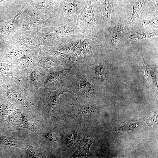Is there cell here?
<instances>
[{
    "label": "cell",
    "instance_id": "obj_1",
    "mask_svg": "<svg viewBox=\"0 0 158 158\" xmlns=\"http://www.w3.org/2000/svg\"><path fill=\"white\" fill-rule=\"evenodd\" d=\"M85 68L78 69L63 87L79 103L94 104L95 100L101 95L102 90L87 80L85 74Z\"/></svg>",
    "mask_w": 158,
    "mask_h": 158
},
{
    "label": "cell",
    "instance_id": "obj_2",
    "mask_svg": "<svg viewBox=\"0 0 158 158\" xmlns=\"http://www.w3.org/2000/svg\"><path fill=\"white\" fill-rule=\"evenodd\" d=\"M0 83V95L22 110H29L37 105L26 96L23 87L17 80L2 75Z\"/></svg>",
    "mask_w": 158,
    "mask_h": 158
},
{
    "label": "cell",
    "instance_id": "obj_3",
    "mask_svg": "<svg viewBox=\"0 0 158 158\" xmlns=\"http://www.w3.org/2000/svg\"><path fill=\"white\" fill-rule=\"evenodd\" d=\"M66 122L61 126L56 124L60 134L61 143L59 153L67 156L76 148L86 131L81 122L76 120H64Z\"/></svg>",
    "mask_w": 158,
    "mask_h": 158
},
{
    "label": "cell",
    "instance_id": "obj_4",
    "mask_svg": "<svg viewBox=\"0 0 158 158\" xmlns=\"http://www.w3.org/2000/svg\"><path fill=\"white\" fill-rule=\"evenodd\" d=\"M65 92H67V90L63 87L50 90L43 86L36 91L34 98L38 102L37 107L42 113L44 121H53L56 112L61 107L60 96Z\"/></svg>",
    "mask_w": 158,
    "mask_h": 158
},
{
    "label": "cell",
    "instance_id": "obj_5",
    "mask_svg": "<svg viewBox=\"0 0 158 158\" xmlns=\"http://www.w3.org/2000/svg\"><path fill=\"white\" fill-rule=\"evenodd\" d=\"M109 65L105 57L100 52L97 54L94 62L85 68V74L87 80L102 90H105L110 80Z\"/></svg>",
    "mask_w": 158,
    "mask_h": 158
},
{
    "label": "cell",
    "instance_id": "obj_6",
    "mask_svg": "<svg viewBox=\"0 0 158 158\" xmlns=\"http://www.w3.org/2000/svg\"><path fill=\"white\" fill-rule=\"evenodd\" d=\"M34 139L38 147H43L53 156L59 153L61 138L54 122L44 121L43 127L39 132L35 133Z\"/></svg>",
    "mask_w": 158,
    "mask_h": 158
},
{
    "label": "cell",
    "instance_id": "obj_7",
    "mask_svg": "<svg viewBox=\"0 0 158 158\" xmlns=\"http://www.w3.org/2000/svg\"><path fill=\"white\" fill-rule=\"evenodd\" d=\"M75 24L87 38L97 40L103 32L95 19L91 0H86Z\"/></svg>",
    "mask_w": 158,
    "mask_h": 158
},
{
    "label": "cell",
    "instance_id": "obj_8",
    "mask_svg": "<svg viewBox=\"0 0 158 158\" xmlns=\"http://www.w3.org/2000/svg\"><path fill=\"white\" fill-rule=\"evenodd\" d=\"M127 33L124 30L123 22L121 19L113 18L108 29L103 32L99 42L103 41V47H108L112 49L126 42Z\"/></svg>",
    "mask_w": 158,
    "mask_h": 158
},
{
    "label": "cell",
    "instance_id": "obj_9",
    "mask_svg": "<svg viewBox=\"0 0 158 158\" xmlns=\"http://www.w3.org/2000/svg\"><path fill=\"white\" fill-rule=\"evenodd\" d=\"M78 69L65 68L62 70L47 73L43 87L50 90L62 87L71 79Z\"/></svg>",
    "mask_w": 158,
    "mask_h": 158
},
{
    "label": "cell",
    "instance_id": "obj_10",
    "mask_svg": "<svg viewBox=\"0 0 158 158\" xmlns=\"http://www.w3.org/2000/svg\"><path fill=\"white\" fill-rule=\"evenodd\" d=\"M47 75L40 72L36 67L21 80L26 96L34 102V95L39 89L43 86Z\"/></svg>",
    "mask_w": 158,
    "mask_h": 158
},
{
    "label": "cell",
    "instance_id": "obj_11",
    "mask_svg": "<svg viewBox=\"0 0 158 158\" xmlns=\"http://www.w3.org/2000/svg\"><path fill=\"white\" fill-rule=\"evenodd\" d=\"M85 3L76 0H61L58 11V17L75 23L78 16L83 9Z\"/></svg>",
    "mask_w": 158,
    "mask_h": 158
},
{
    "label": "cell",
    "instance_id": "obj_12",
    "mask_svg": "<svg viewBox=\"0 0 158 158\" xmlns=\"http://www.w3.org/2000/svg\"><path fill=\"white\" fill-rule=\"evenodd\" d=\"M96 1L98 6L93 11L96 20L104 32L109 27L113 18L114 0H104L102 4Z\"/></svg>",
    "mask_w": 158,
    "mask_h": 158
},
{
    "label": "cell",
    "instance_id": "obj_13",
    "mask_svg": "<svg viewBox=\"0 0 158 158\" xmlns=\"http://www.w3.org/2000/svg\"><path fill=\"white\" fill-rule=\"evenodd\" d=\"M21 128L34 133L39 132L43 126L44 120L42 113L37 107L30 110H22Z\"/></svg>",
    "mask_w": 158,
    "mask_h": 158
},
{
    "label": "cell",
    "instance_id": "obj_14",
    "mask_svg": "<svg viewBox=\"0 0 158 158\" xmlns=\"http://www.w3.org/2000/svg\"><path fill=\"white\" fill-rule=\"evenodd\" d=\"M85 38L84 34L61 37L58 41L49 50L73 56L82 41Z\"/></svg>",
    "mask_w": 158,
    "mask_h": 158
},
{
    "label": "cell",
    "instance_id": "obj_15",
    "mask_svg": "<svg viewBox=\"0 0 158 158\" xmlns=\"http://www.w3.org/2000/svg\"><path fill=\"white\" fill-rule=\"evenodd\" d=\"M76 102H72L75 107L77 109L78 112L74 114H68L62 113L64 120H76L81 122H87L96 114L100 109L92 104H81Z\"/></svg>",
    "mask_w": 158,
    "mask_h": 158
},
{
    "label": "cell",
    "instance_id": "obj_16",
    "mask_svg": "<svg viewBox=\"0 0 158 158\" xmlns=\"http://www.w3.org/2000/svg\"><path fill=\"white\" fill-rule=\"evenodd\" d=\"M17 71L21 80L37 67L35 53L30 50L12 65Z\"/></svg>",
    "mask_w": 158,
    "mask_h": 158
},
{
    "label": "cell",
    "instance_id": "obj_17",
    "mask_svg": "<svg viewBox=\"0 0 158 158\" xmlns=\"http://www.w3.org/2000/svg\"><path fill=\"white\" fill-rule=\"evenodd\" d=\"M51 30L60 37L83 34L80 28L73 23L58 18L54 19Z\"/></svg>",
    "mask_w": 158,
    "mask_h": 158
},
{
    "label": "cell",
    "instance_id": "obj_18",
    "mask_svg": "<svg viewBox=\"0 0 158 158\" xmlns=\"http://www.w3.org/2000/svg\"><path fill=\"white\" fill-rule=\"evenodd\" d=\"M30 50L6 42L5 49L0 60L12 65Z\"/></svg>",
    "mask_w": 158,
    "mask_h": 158
},
{
    "label": "cell",
    "instance_id": "obj_19",
    "mask_svg": "<svg viewBox=\"0 0 158 158\" xmlns=\"http://www.w3.org/2000/svg\"><path fill=\"white\" fill-rule=\"evenodd\" d=\"M36 65L42 68L47 72L51 67L60 65L63 66L61 61L57 58L52 55L47 54L41 49L35 52Z\"/></svg>",
    "mask_w": 158,
    "mask_h": 158
},
{
    "label": "cell",
    "instance_id": "obj_20",
    "mask_svg": "<svg viewBox=\"0 0 158 158\" xmlns=\"http://www.w3.org/2000/svg\"><path fill=\"white\" fill-rule=\"evenodd\" d=\"M151 0H138L133 4V12L128 17L125 26L126 30L133 28L134 24L142 18L143 13Z\"/></svg>",
    "mask_w": 158,
    "mask_h": 158
},
{
    "label": "cell",
    "instance_id": "obj_21",
    "mask_svg": "<svg viewBox=\"0 0 158 158\" xmlns=\"http://www.w3.org/2000/svg\"><path fill=\"white\" fill-rule=\"evenodd\" d=\"M41 49L45 53L54 56L58 59L62 63L65 68L75 69L83 68L81 67L76 58L73 56L66 54L57 51L49 49L44 47Z\"/></svg>",
    "mask_w": 158,
    "mask_h": 158
},
{
    "label": "cell",
    "instance_id": "obj_22",
    "mask_svg": "<svg viewBox=\"0 0 158 158\" xmlns=\"http://www.w3.org/2000/svg\"><path fill=\"white\" fill-rule=\"evenodd\" d=\"M93 140L92 135L87 133L86 131L84 136L79 142L74 152L70 158H75L82 156L86 157V154L89 152Z\"/></svg>",
    "mask_w": 158,
    "mask_h": 158
},
{
    "label": "cell",
    "instance_id": "obj_23",
    "mask_svg": "<svg viewBox=\"0 0 158 158\" xmlns=\"http://www.w3.org/2000/svg\"><path fill=\"white\" fill-rule=\"evenodd\" d=\"M127 33L126 42L137 43L140 42L148 39L157 37L158 36V29L150 30L143 33H139L131 28L127 30Z\"/></svg>",
    "mask_w": 158,
    "mask_h": 158
},
{
    "label": "cell",
    "instance_id": "obj_24",
    "mask_svg": "<svg viewBox=\"0 0 158 158\" xmlns=\"http://www.w3.org/2000/svg\"><path fill=\"white\" fill-rule=\"evenodd\" d=\"M142 56L144 62L143 68L145 78L149 86L153 90L157 92V79L154 70L146 62L142 54Z\"/></svg>",
    "mask_w": 158,
    "mask_h": 158
},
{
    "label": "cell",
    "instance_id": "obj_25",
    "mask_svg": "<svg viewBox=\"0 0 158 158\" xmlns=\"http://www.w3.org/2000/svg\"><path fill=\"white\" fill-rule=\"evenodd\" d=\"M22 110L17 108L10 114L6 121L8 123V128L11 131H15L21 128Z\"/></svg>",
    "mask_w": 158,
    "mask_h": 158
},
{
    "label": "cell",
    "instance_id": "obj_26",
    "mask_svg": "<svg viewBox=\"0 0 158 158\" xmlns=\"http://www.w3.org/2000/svg\"><path fill=\"white\" fill-rule=\"evenodd\" d=\"M0 144L14 146L25 150L28 145V140L18 139L14 137H7L0 134Z\"/></svg>",
    "mask_w": 158,
    "mask_h": 158
},
{
    "label": "cell",
    "instance_id": "obj_27",
    "mask_svg": "<svg viewBox=\"0 0 158 158\" xmlns=\"http://www.w3.org/2000/svg\"><path fill=\"white\" fill-rule=\"evenodd\" d=\"M28 158H47L53 156L42 147L28 145L25 150Z\"/></svg>",
    "mask_w": 158,
    "mask_h": 158
},
{
    "label": "cell",
    "instance_id": "obj_28",
    "mask_svg": "<svg viewBox=\"0 0 158 158\" xmlns=\"http://www.w3.org/2000/svg\"><path fill=\"white\" fill-rule=\"evenodd\" d=\"M0 73L4 76L14 79L21 83L19 74L13 66L0 60Z\"/></svg>",
    "mask_w": 158,
    "mask_h": 158
},
{
    "label": "cell",
    "instance_id": "obj_29",
    "mask_svg": "<svg viewBox=\"0 0 158 158\" xmlns=\"http://www.w3.org/2000/svg\"><path fill=\"white\" fill-rule=\"evenodd\" d=\"M19 14L10 20L5 22H0V35H4L12 31L18 23Z\"/></svg>",
    "mask_w": 158,
    "mask_h": 158
},
{
    "label": "cell",
    "instance_id": "obj_30",
    "mask_svg": "<svg viewBox=\"0 0 158 158\" xmlns=\"http://www.w3.org/2000/svg\"><path fill=\"white\" fill-rule=\"evenodd\" d=\"M144 12L147 13L150 18L158 17V0H151Z\"/></svg>",
    "mask_w": 158,
    "mask_h": 158
},
{
    "label": "cell",
    "instance_id": "obj_31",
    "mask_svg": "<svg viewBox=\"0 0 158 158\" xmlns=\"http://www.w3.org/2000/svg\"><path fill=\"white\" fill-rule=\"evenodd\" d=\"M158 17L147 18L142 21L141 25L146 29L150 30L157 29L158 27Z\"/></svg>",
    "mask_w": 158,
    "mask_h": 158
},
{
    "label": "cell",
    "instance_id": "obj_32",
    "mask_svg": "<svg viewBox=\"0 0 158 158\" xmlns=\"http://www.w3.org/2000/svg\"><path fill=\"white\" fill-rule=\"evenodd\" d=\"M6 42L5 39L0 37V60L2 57L5 51Z\"/></svg>",
    "mask_w": 158,
    "mask_h": 158
},
{
    "label": "cell",
    "instance_id": "obj_33",
    "mask_svg": "<svg viewBox=\"0 0 158 158\" xmlns=\"http://www.w3.org/2000/svg\"><path fill=\"white\" fill-rule=\"evenodd\" d=\"M2 77V75L0 73V80H1Z\"/></svg>",
    "mask_w": 158,
    "mask_h": 158
},
{
    "label": "cell",
    "instance_id": "obj_34",
    "mask_svg": "<svg viewBox=\"0 0 158 158\" xmlns=\"http://www.w3.org/2000/svg\"><path fill=\"white\" fill-rule=\"evenodd\" d=\"M5 0H0V2Z\"/></svg>",
    "mask_w": 158,
    "mask_h": 158
},
{
    "label": "cell",
    "instance_id": "obj_35",
    "mask_svg": "<svg viewBox=\"0 0 158 158\" xmlns=\"http://www.w3.org/2000/svg\"><path fill=\"white\" fill-rule=\"evenodd\" d=\"M1 80H0V83Z\"/></svg>",
    "mask_w": 158,
    "mask_h": 158
}]
</instances>
